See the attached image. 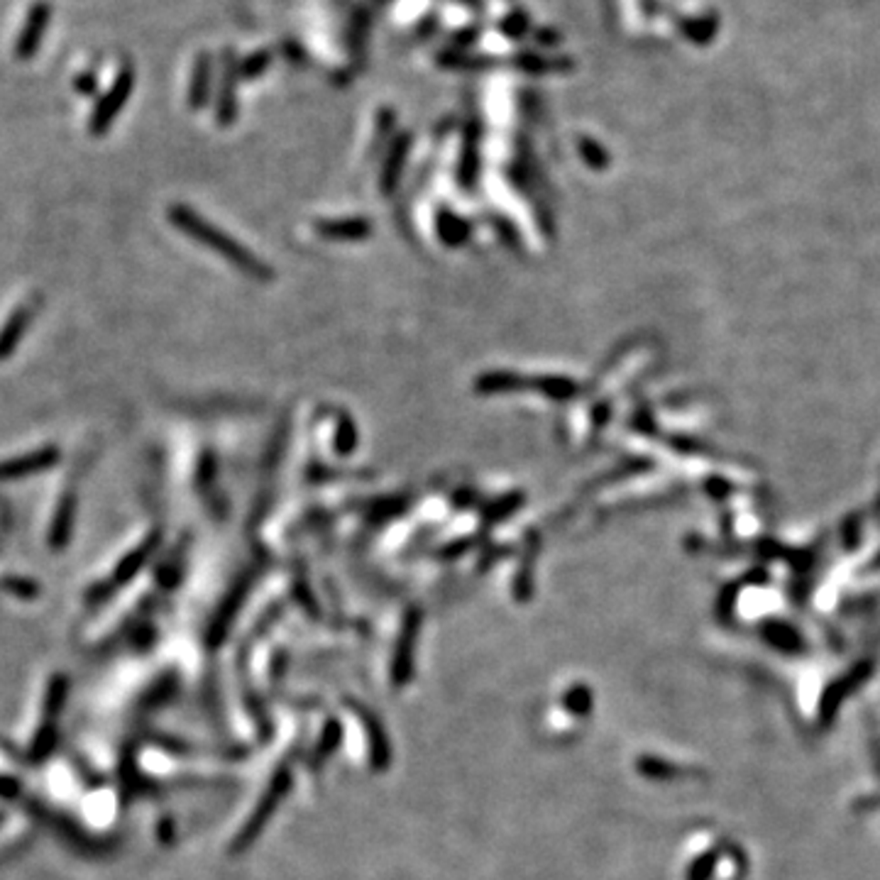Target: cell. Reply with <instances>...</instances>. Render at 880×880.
<instances>
[{
    "label": "cell",
    "instance_id": "6da1fadb",
    "mask_svg": "<svg viewBox=\"0 0 880 880\" xmlns=\"http://www.w3.org/2000/svg\"><path fill=\"white\" fill-rule=\"evenodd\" d=\"M169 218H171L174 225H179L184 233H189L193 240H199V243H203L206 247L215 250L221 257L233 262L235 267L243 269L247 276H254V279H269V269L264 267L254 254L247 253L245 247L240 245V243H233L223 230L213 228V225L203 221L199 213H193L192 208L171 206L169 208Z\"/></svg>",
    "mask_w": 880,
    "mask_h": 880
},
{
    "label": "cell",
    "instance_id": "7a4b0ae2",
    "mask_svg": "<svg viewBox=\"0 0 880 880\" xmlns=\"http://www.w3.org/2000/svg\"><path fill=\"white\" fill-rule=\"evenodd\" d=\"M130 88H132V74L130 69H123L120 74H118V78H115V84L110 86V91H108L106 96L96 103V108H93L91 125H88L93 135H103V132L110 128V123L115 120V115L120 113V108L125 106V100H128V96H130Z\"/></svg>",
    "mask_w": 880,
    "mask_h": 880
},
{
    "label": "cell",
    "instance_id": "3957f363",
    "mask_svg": "<svg viewBox=\"0 0 880 880\" xmlns=\"http://www.w3.org/2000/svg\"><path fill=\"white\" fill-rule=\"evenodd\" d=\"M49 20H52V8L49 3L45 0H37L35 5L27 13V20H25L23 30L17 35L16 42V57L17 59H30L32 54L37 52L42 39H45V32L49 27Z\"/></svg>",
    "mask_w": 880,
    "mask_h": 880
},
{
    "label": "cell",
    "instance_id": "277c9868",
    "mask_svg": "<svg viewBox=\"0 0 880 880\" xmlns=\"http://www.w3.org/2000/svg\"><path fill=\"white\" fill-rule=\"evenodd\" d=\"M57 460H59V452L54 448H42V450H35L30 455H23V458L5 460V462H0V482L35 475V472H45Z\"/></svg>",
    "mask_w": 880,
    "mask_h": 880
},
{
    "label": "cell",
    "instance_id": "5b68a950",
    "mask_svg": "<svg viewBox=\"0 0 880 880\" xmlns=\"http://www.w3.org/2000/svg\"><path fill=\"white\" fill-rule=\"evenodd\" d=\"M35 304H37V301H32V304H27V306L17 308L16 314L10 316V321L5 323V328H3V333H0V360H5L10 352L16 350V345L20 343V337L25 336V330H27V326H30L32 321V314H35Z\"/></svg>",
    "mask_w": 880,
    "mask_h": 880
},
{
    "label": "cell",
    "instance_id": "8992f818",
    "mask_svg": "<svg viewBox=\"0 0 880 880\" xmlns=\"http://www.w3.org/2000/svg\"><path fill=\"white\" fill-rule=\"evenodd\" d=\"M71 516H74V494H67L59 504V512H57V519H54L52 526V544H64V538L69 533L71 526Z\"/></svg>",
    "mask_w": 880,
    "mask_h": 880
}]
</instances>
